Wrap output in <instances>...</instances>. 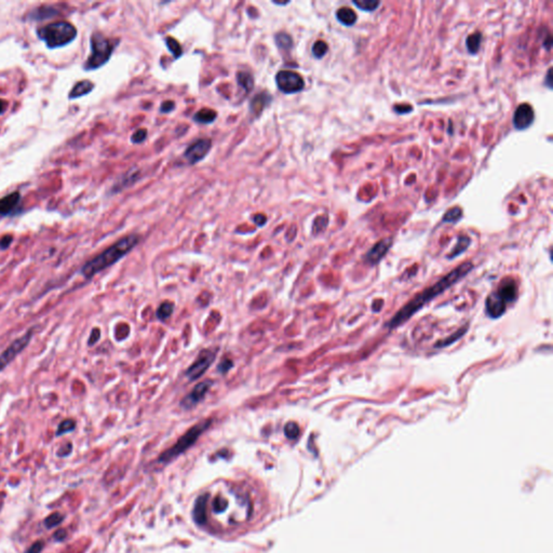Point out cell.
I'll list each match as a JSON object with an SVG mask.
<instances>
[{
    "label": "cell",
    "instance_id": "e575fe53",
    "mask_svg": "<svg viewBox=\"0 0 553 553\" xmlns=\"http://www.w3.org/2000/svg\"><path fill=\"white\" fill-rule=\"evenodd\" d=\"M467 329H468V327H464V328H462V329H461V330H459L458 332H456V333L454 334V335H453V336H451V337H448V338H446L445 340H443V342H440V344H437V345H436V347H445V346H448V345H450V344H452V342L456 341V340H457L458 338H461L462 336H464V334L466 333Z\"/></svg>",
    "mask_w": 553,
    "mask_h": 553
},
{
    "label": "cell",
    "instance_id": "c3c4849f",
    "mask_svg": "<svg viewBox=\"0 0 553 553\" xmlns=\"http://www.w3.org/2000/svg\"><path fill=\"white\" fill-rule=\"evenodd\" d=\"M274 4H276V5H278V6H285V5H288L289 3H276V2H274Z\"/></svg>",
    "mask_w": 553,
    "mask_h": 553
},
{
    "label": "cell",
    "instance_id": "ac0fdd59",
    "mask_svg": "<svg viewBox=\"0 0 553 553\" xmlns=\"http://www.w3.org/2000/svg\"><path fill=\"white\" fill-rule=\"evenodd\" d=\"M94 89V85L90 81V80H82V81H79L78 83H76V85L74 86V88L71 89V91L69 92V96L68 98L74 100V99H78V98H81L83 96H87L89 94V93Z\"/></svg>",
    "mask_w": 553,
    "mask_h": 553
},
{
    "label": "cell",
    "instance_id": "83f0119b",
    "mask_svg": "<svg viewBox=\"0 0 553 553\" xmlns=\"http://www.w3.org/2000/svg\"><path fill=\"white\" fill-rule=\"evenodd\" d=\"M174 311V304L171 301H164L159 306L157 310V317L161 321L168 320Z\"/></svg>",
    "mask_w": 553,
    "mask_h": 553
},
{
    "label": "cell",
    "instance_id": "74e56055",
    "mask_svg": "<svg viewBox=\"0 0 553 553\" xmlns=\"http://www.w3.org/2000/svg\"><path fill=\"white\" fill-rule=\"evenodd\" d=\"M100 338H101V331H100V329H93L92 332H91V335H90V338H89L88 345H89V346L96 345V344L99 341Z\"/></svg>",
    "mask_w": 553,
    "mask_h": 553
},
{
    "label": "cell",
    "instance_id": "52a82bcc",
    "mask_svg": "<svg viewBox=\"0 0 553 553\" xmlns=\"http://www.w3.org/2000/svg\"><path fill=\"white\" fill-rule=\"evenodd\" d=\"M278 89L285 94H293L305 88V80L299 74L292 70H280L276 76Z\"/></svg>",
    "mask_w": 553,
    "mask_h": 553
},
{
    "label": "cell",
    "instance_id": "277c9868",
    "mask_svg": "<svg viewBox=\"0 0 553 553\" xmlns=\"http://www.w3.org/2000/svg\"><path fill=\"white\" fill-rule=\"evenodd\" d=\"M117 45V41H113L101 33L93 34L91 36V54L83 68L86 70H93L105 65Z\"/></svg>",
    "mask_w": 553,
    "mask_h": 553
},
{
    "label": "cell",
    "instance_id": "60d3db41",
    "mask_svg": "<svg viewBox=\"0 0 553 553\" xmlns=\"http://www.w3.org/2000/svg\"><path fill=\"white\" fill-rule=\"evenodd\" d=\"M13 241V237L12 236H5L2 240H0V249L2 250H6L10 246V244L12 243Z\"/></svg>",
    "mask_w": 553,
    "mask_h": 553
},
{
    "label": "cell",
    "instance_id": "1f68e13d",
    "mask_svg": "<svg viewBox=\"0 0 553 553\" xmlns=\"http://www.w3.org/2000/svg\"><path fill=\"white\" fill-rule=\"evenodd\" d=\"M75 428H76V422L71 421V419H65V421H63L59 425L55 435L61 436V435H63L65 433L71 432V431L75 430Z\"/></svg>",
    "mask_w": 553,
    "mask_h": 553
},
{
    "label": "cell",
    "instance_id": "f6af8a7d",
    "mask_svg": "<svg viewBox=\"0 0 553 553\" xmlns=\"http://www.w3.org/2000/svg\"><path fill=\"white\" fill-rule=\"evenodd\" d=\"M67 534H66V530L65 529H59L56 533L54 534V538L58 540V541H62L64 540L66 538Z\"/></svg>",
    "mask_w": 553,
    "mask_h": 553
},
{
    "label": "cell",
    "instance_id": "9a60e30c",
    "mask_svg": "<svg viewBox=\"0 0 553 553\" xmlns=\"http://www.w3.org/2000/svg\"><path fill=\"white\" fill-rule=\"evenodd\" d=\"M497 294L504 299V301L506 302V304H507V302L513 301L517 298V295H518L516 281L513 279H511V278L504 279L502 282H500L499 287H498Z\"/></svg>",
    "mask_w": 553,
    "mask_h": 553
},
{
    "label": "cell",
    "instance_id": "d6986e66",
    "mask_svg": "<svg viewBox=\"0 0 553 553\" xmlns=\"http://www.w3.org/2000/svg\"><path fill=\"white\" fill-rule=\"evenodd\" d=\"M336 18L338 22L345 26H352L357 22V14L352 9L348 7H341L337 10Z\"/></svg>",
    "mask_w": 553,
    "mask_h": 553
},
{
    "label": "cell",
    "instance_id": "6da1fadb",
    "mask_svg": "<svg viewBox=\"0 0 553 553\" xmlns=\"http://www.w3.org/2000/svg\"><path fill=\"white\" fill-rule=\"evenodd\" d=\"M473 268V265L470 262L463 263L461 266L456 267L454 270H452L450 274L444 276L442 279L437 281L432 287L426 289L422 293L417 294L412 300H410L403 308H401L396 314L393 316V318L387 323V327L389 329L398 328L403 323L409 320L415 312L422 309L426 304H428L430 300L435 298L442 294L444 291L453 287L455 283H457L459 280L463 279L465 276H467L470 270Z\"/></svg>",
    "mask_w": 553,
    "mask_h": 553
},
{
    "label": "cell",
    "instance_id": "bcb514c9",
    "mask_svg": "<svg viewBox=\"0 0 553 553\" xmlns=\"http://www.w3.org/2000/svg\"><path fill=\"white\" fill-rule=\"evenodd\" d=\"M551 69H552V68H549V70H548V72H547V78H546V81H545V83L547 85V87L550 88V89L552 88V77H551V72H552V70H551Z\"/></svg>",
    "mask_w": 553,
    "mask_h": 553
},
{
    "label": "cell",
    "instance_id": "ee69618b",
    "mask_svg": "<svg viewBox=\"0 0 553 553\" xmlns=\"http://www.w3.org/2000/svg\"><path fill=\"white\" fill-rule=\"evenodd\" d=\"M394 110L396 112L399 113H405V112H409L412 110V106H408V105H398L394 107Z\"/></svg>",
    "mask_w": 553,
    "mask_h": 553
},
{
    "label": "cell",
    "instance_id": "f35d334b",
    "mask_svg": "<svg viewBox=\"0 0 553 553\" xmlns=\"http://www.w3.org/2000/svg\"><path fill=\"white\" fill-rule=\"evenodd\" d=\"M175 109V103L173 101H164L162 104H161V107H160V111L163 112V113H166V112H171Z\"/></svg>",
    "mask_w": 553,
    "mask_h": 553
},
{
    "label": "cell",
    "instance_id": "8d00e7d4",
    "mask_svg": "<svg viewBox=\"0 0 553 553\" xmlns=\"http://www.w3.org/2000/svg\"><path fill=\"white\" fill-rule=\"evenodd\" d=\"M234 367V362L233 360L231 359H227V358H224L220 364L217 365V371L222 373V374H226L229 370H231L232 368Z\"/></svg>",
    "mask_w": 553,
    "mask_h": 553
},
{
    "label": "cell",
    "instance_id": "4fadbf2b",
    "mask_svg": "<svg viewBox=\"0 0 553 553\" xmlns=\"http://www.w3.org/2000/svg\"><path fill=\"white\" fill-rule=\"evenodd\" d=\"M392 245V239L391 238H385L380 241H378L375 244L367 254V262L369 264L375 265L377 264L379 260L386 255L389 251V249Z\"/></svg>",
    "mask_w": 553,
    "mask_h": 553
},
{
    "label": "cell",
    "instance_id": "7a4b0ae2",
    "mask_svg": "<svg viewBox=\"0 0 553 553\" xmlns=\"http://www.w3.org/2000/svg\"><path fill=\"white\" fill-rule=\"evenodd\" d=\"M140 240V236L134 234L121 238L116 243H113L105 251L83 265L81 268V275L86 279L93 278L97 274L101 273L102 270L116 264L118 260L131 252L138 245Z\"/></svg>",
    "mask_w": 553,
    "mask_h": 553
},
{
    "label": "cell",
    "instance_id": "2e32d148",
    "mask_svg": "<svg viewBox=\"0 0 553 553\" xmlns=\"http://www.w3.org/2000/svg\"><path fill=\"white\" fill-rule=\"evenodd\" d=\"M273 98L270 97L268 92H260L257 96H255L251 102H250V111L255 117H259L264 109L271 103Z\"/></svg>",
    "mask_w": 553,
    "mask_h": 553
},
{
    "label": "cell",
    "instance_id": "44dd1931",
    "mask_svg": "<svg viewBox=\"0 0 553 553\" xmlns=\"http://www.w3.org/2000/svg\"><path fill=\"white\" fill-rule=\"evenodd\" d=\"M216 118H217V112L214 109L202 108L196 112V115L194 116V121H196L197 123L210 124L214 122Z\"/></svg>",
    "mask_w": 553,
    "mask_h": 553
},
{
    "label": "cell",
    "instance_id": "d6a6232c",
    "mask_svg": "<svg viewBox=\"0 0 553 553\" xmlns=\"http://www.w3.org/2000/svg\"><path fill=\"white\" fill-rule=\"evenodd\" d=\"M284 433L291 440H295L299 434V427L296 423L290 422L284 427Z\"/></svg>",
    "mask_w": 553,
    "mask_h": 553
},
{
    "label": "cell",
    "instance_id": "ab89813d",
    "mask_svg": "<svg viewBox=\"0 0 553 553\" xmlns=\"http://www.w3.org/2000/svg\"><path fill=\"white\" fill-rule=\"evenodd\" d=\"M44 549V542L41 540L36 541L35 544L29 547V549L25 553H40Z\"/></svg>",
    "mask_w": 553,
    "mask_h": 553
},
{
    "label": "cell",
    "instance_id": "ffe728a7",
    "mask_svg": "<svg viewBox=\"0 0 553 553\" xmlns=\"http://www.w3.org/2000/svg\"><path fill=\"white\" fill-rule=\"evenodd\" d=\"M206 500H207V495L201 496L198 498L196 506H195L194 517H195V520L197 521V523H199V524H203L206 520Z\"/></svg>",
    "mask_w": 553,
    "mask_h": 553
},
{
    "label": "cell",
    "instance_id": "5b68a950",
    "mask_svg": "<svg viewBox=\"0 0 553 553\" xmlns=\"http://www.w3.org/2000/svg\"><path fill=\"white\" fill-rule=\"evenodd\" d=\"M211 424H212L211 419H206V421H201L198 424H196L195 426H193L188 431L184 433L180 437L179 441H177L172 447H170L168 451H165L161 454V456L159 457V461L162 463H168V462H171L172 459L176 458L177 456L183 454L185 451L188 450L189 447H192L197 442V440L199 439L200 435L207 429L208 427L211 426Z\"/></svg>",
    "mask_w": 553,
    "mask_h": 553
},
{
    "label": "cell",
    "instance_id": "484cf974",
    "mask_svg": "<svg viewBox=\"0 0 553 553\" xmlns=\"http://www.w3.org/2000/svg\"><path fill=\"white\" fill-rule=\"evenodd\" d=\"M470 242H471V240H470V238H469V237H467V236H461V237H459V238H458V242H457V244H456L455 247L453 249V251H452L451 255H448V257H450V258H454V257L458 256L459 254L464 253V252L466 251V250L468 249L469 244H470Z\"/></svg>",
    "mask_w": 553,
    "mask_h": 553
},
{
    "label": "cell",
    "instance_id": "8992f818",
    "mask_svg": "<svg viewBox=\"0 0 553 553\" xmlns=\"http://www.w3.org/2000/svg\"><path fill=\"white\" fill-rule=\"evenodd\" d=\"M218 352V348H206L200 351L199 356L197 357L195 362L186 371L185 375L190 382L199 379L205 374V372L211 367L214 362Z\"/></svg>",
    "mask_w": 553,
    "mask_h": 553
},
{
    "label": "cell",
    "instance_id": "603a6c76",
    "mask_svg": "<svg viewBox=\"0 0 553 553\" xmlns=\"http://www.w3.org/2000/svg\"><path fill=\"white\" fill-rule=\"evenodd\" d=\"M482 39H483V36L481 32H479V30L478 32L472 33L471 35H469V37L466 40V46H467L469 53H471V54L478 53L480 47H481Z\"/></svg>",
    "mask_w": 553,
    "mask_h": 553
},
{
    "label": "cell",
    "instance_id": "d590c367",
    "mask_svg": "<svg viewBox=\"0 0 553 553\" xmlns=\"http://www.w3.org/2000/svg\"><path fill=\"white\" fill-rule=\"evenodd\" d=\"M146 138H147V130H146V129H139V130H137L132 134L131 141L134 144H141L146 140Z\"/></svg>",
    "mask_w": 553,
    "mask_h": 553
},
{
    "label": "cell",
    "instance_id": "3957f363",
    "mask_svg": "<svg viewBox=\"0 0 553 553\" xmlns=\"http://www.w3.org/2000/svg\"><path fill=\"white\" fill-rule=\"evenodd\" d=\"M37 35L41 40L45 41L48 48L56 49L67 46L71 41H74L77 37V29L74 25L65 22V21H59V22L38 28Z\"/></svg>",
    "mask_w": 553,
    "mask_h": 553
},
{
    "label": "cell",
    "instance_id": "7402d4cb",
    "mask_svg": "<svg viewBox=\"0 0 553 553\" xmlns=\"http://www.w3.org/2000/svg\"><path fill=\"white\" fill-rule=\"evenodd\" d=\"M237 82L246 93L251 92L254 87L253 75L249 71H239L237 74Z\"/></svg>",
    "mask_w": 553,
    "mask_h": 553
},
{
    "label": "cell",
    "instance_id": "cb8c5ba5",
    "mask_svg": "<svg viewBox=\"0 0 553 553\" xmlns=\"http://www.w3.org/2000/svg\"><path fill=\"white\" fill-rule=\"evenodd\" d=\"M276 45L280 50L290 51L293 48V39L287 33H278L275 36Z\"/></svg>",
    "mask_w": 553,
    "mask_h": 553
},
{
    "label": "cell",
    "instance_id": "30bf717a",
    "mask_svg": "<svg viewBox=\"0 0 553 553\" xmlns=\"http://www.w3.org/2000/svg\"><path fill=\"white\" fill-rule=\"evenodd\" d=\"M212 148V142L208 139H200L197 140L196 142L192 143L188 148H187L184 152L185 159L188 161L189 164L194 165L201 161L205 156L210 152Z\"/></svg>",
    "mask_w": 553,
    "mask_h": 553
},
{
    "label": "cell",
    "instance_id": "ba28073f",
    "mask_svg": "<svg viewBox=\"0 0 553 553\" xmlns=\"http://www.w3.org/2000/svg\"><path fill=\"white\" fill-rule=\"evenodd\" d=\"M33 330L27 331L24 335L13 340L11 345L2 352V354H0V372L4 371L8 365L28 346V344L33 338Z\"/></svg>",
    "mask_w": 553,
    "mask_h": 553
},
{
    "label": "cell",
    "instance_id": "7dc6e473",
    "mask_svg": "<svg viewBox=\"0 0 553 553\" xmlns=\"http://www.w3.org/2000/svg\"><path fill=\"white\" fill-rule=\"evenodd\" d=\"M8 108V102L4 101V100H0V115H3Z\"/></svg>",
    "mask_w": 553,
    "mask_h": 553
},
{
    "label": "cell",
    "instance_id": "8fae6325",
    "mask_svg": "<svg viewBox=\"0 0 553 553\" xmlns=\"http://www.w3.org/2000/svg\"><path fill=\"white\" fill-rule=\"evenodd\" d=\"M535 120V112L529 104L523 103L519 105L513 115V126L517 130L523 131L529 128Z\"/></svg>",
    "mask_w": 553,
    "mask_h": 553
},
{
    "label": "cell",
    "instance_id": "7bdbcfd3",
    "mask_svg": "<svg viewBox=\"0 0 553 553\" xmlns=\"http://www.w3.org/2000/svg\"><path fill=\"white\" fill-rule=\"evenodd\" d=\"M253 222L258 226V227H262L266 224L267 222V217L266 215L264 214H256L254 217H253Z\"/></svg>",
    "mask_w": 553,
    "mask_h": 553
},
{
    "label": "cell",
    "instance_id": "7c38bea8",
    "mask_svg": "<svg viewBox=\"0 0 553 553\" xmlns=\"http://www.w3.org/2000/svg\"><path fill=\"white\" fill-rule=\"evenodd\" d=\"M21 203V194L14 192L0 199V220L2 218L15 214Z\"/></svg>",
    "mask_w": 553,
    "mask_h": 553
},
{
    "label": "cell",
    "instance_id": "d4e9b609",
    "mask_svg": "<svg viewBox=\"0 0 553 553\" xmlns=\"http://www.w3.org/2000/svg\"><path fill=\"white\" fill-rule=\"evenodd\" d=\"M139 176H140V171L137 168L131 169L129 172L126 173V175L123 176V179L118 183V185L120 186L117 188L118 189L117 192H121V189H123L124 187H128L132 185L133 183H135V181L139 179Z\"/></svg>",
    "mask_w": 553,
    "mask_h": 553
},
{
    "label": "cell",
    "instance_id": "b9f144b4",
    "mask_svg": "<svg viewBox=\"0 0 553 553\" xmlns=\"http://www.w3.org/2000/svg\"><path fill=\"white\" fill-rule=\"evenodd\" d=\"M71 448H72L71 443H67V444H65L64 446H62L60 448V451L58 452V455L61 456V457L68 456L70 454V452H71Z\"/></svg>",
    "mask_w": 553,
    "mask_h": 553
},
{
    "label": "cell",
    "instance_id": "9c48e42d",
    "mask_svg": "<svg viewBox=\"0 0 553 553\" xmlns=\"http://www.w3.org/2000/svg\"><path fill=\"white\" fill-rule=\"evenodd\" d=\"M213 386V380L205 379L198 385H196L193 390L185 395L181 401V408L184 410H192L196 405L199 404L203 399L207 391Z\"/></svg>",
    "mask_w": 553,
    "mask_h": 553
},
{
    "label": "cell",
    "instance_id": "4316f807",
    "mask_svg": "<svg viewBox=\"0 0 553 553\" xmlns=\"http://www.w3.org/2000/svg\"><path fill=\"white\" fill-rule=\"evenodd\" d=\"M353 5L362 10V11L372 12L377 9L380 3L378 0H353Z\"/></svg>",
    "mask_w": 553,
    "mask_h": 553
},
{
    "label": "cell",
    "instance_id": "e0dca14e",
    "mask_svg": "<svg viewBox=\"0 0 553 553\" xmlns=\"http://www.w3.org/2000/svg\"><path fill=\"white\" fill-rule=\"evenodd\" d=\"M59 14H60L59 9L52 6H43V7H39L33 10V11L27 15V18L33 20V21H43V20L56 16Z\"/></svg>",
    "mask_w": 553,
    "mask_h": 553
},
{
    "label": "cell",
    "instance_id": "f1b7e54d",
    "mask_svg": "<svg viewBox=\"0 0 553 553\" xmlns=\"http://www.w3.org/2000/svg\"><path fill=\"white\" fill-rule=\"evenodd\" d=\"M165 44H166V47H168V49L171 51V53L173 54V56L175 59H179V58L182 56L183 48H182V46L180 45V43L176 39H174L173 37H166L165 38Z\"/></svg>",
    "mask_w": 553,
    "mask_h": 553
},
{
    "label": "cell",
    "instance_id": "836d02e7",
    "mask_svg": "<svg viewBox=\"0 0 553 553\" xmlns=\"http://www.w3.org/2000/svg\"><path fill=\"white\" fill-rule=\"evenodd\" d=\"M63 516H62L61 513L59 512H55V513H52L50 514L46 520H45V525L47 528H52V527H55L58 525H60L62 522H63Z\"/></svg>",
    "mask_w": 553,
    "mask_h": 553
},
{
    "label": "cell",
    "instance_id": "4dcf8cb0",
    "mask_svg": "<svg viewBox=\"0 0 553 553\" xmlns=\"http://www.w3.org/2000/svg\"><path fill=\"white\" fill-rule=\"evenodd\" d=\"M328 50H329V46L326 41L317 40L314 44V46H312V54H314V56L317 59H322L327 54Z\"/></svg>",
    "mask_w": 553,
    "mask_h": 553
},
{
    "label": "cell",
    "instance_id": "5bb4252c",
    "mask_svg": "<svg viewBox=\"0 0 553 553\" xmlns=\"http://www.w3.org/2000/svg\"><path fill=\"white\" fill-rule=\"evenodd\" d=\"M486 311L492 318H499L505 314L506 302L497 294V292L488 295L486 299Z\"/></svg>",
    "mask_w": 553,
    "mask_h": 553
},
{
    "label": "cell",
    "instance_id": "f546056e",
    "mask_svg": "<svg viewBox=\"0 0 553 553\" xmlns=\"http://www.w3.org/2000/svg\"><path fill=\"white\" fill-rule=\"evenodd\" d=\"M463 216V210L459 206H454L443 216V223H457Z\"/></svg>",
    "mask_w": 553,
    "mask_h": 553
}]
</instances>
